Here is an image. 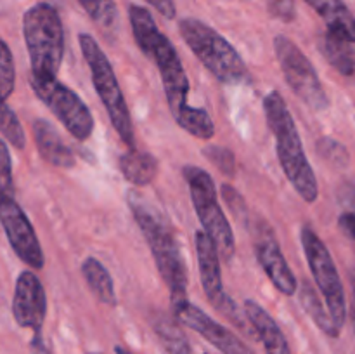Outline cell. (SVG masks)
<instances>
[{
    "label": "cell",
    "mask_w": 355,
    "mask_h": 354,
    "mask_svg": "<svg viewBox=\"0 0 355 354\" xmlns=\"http://www.w3.org/2000/svg\"><path fill=\"white\" fill-rule=\"evenodd\" d=\"M127 201L135 222L151 248L156 267L168 287L172 309L177 307L187 301V269L175 235L163 215L144 196L130 191Z\"/></svg>",
    "instance_id": "cell-1"
},
{
    "label": "cell",
    "mask_w": 355,
    "mask_h": 354,
    "mask_svg": "<svg viewBox=\"0 0 355 354\" xmlns=\"http://www.w3.org/2000/svg\"><path fill=\"white\" fill-rule=\"evenodd\" d=\"M128 19L134 31L135 44L144 52L146 58L153 59L158 66L170 111L173 118H177L184 108H187V94H189V80L182 61L172 42L158 30L155 17L146 7L135 3L128 7Z\"/></svg>",
    "instance_id": "cell-2"
},
{
    "label": "cell",
    "mask_w": 355,
    "mask_h": 354,
    "mask_svg": "<svg viewBox=\"0 0 355 354\" xmlns=\"http://www.w3.org/2000/svg\"><path fill=\"white\" fill-rule=\"evenodd\" d=\"M267 125L276 139V151L284 176L307 203H314L319 196V184L311 167L297 124L284 103L283 96L272 90L263 99Z\"/></svg>",
    "instance_id": "cell-3"
},
{
    "label": "cell",
    "mask_w": 355,
    "mask_h": 354,
    "mask_svg": "<svg viewBox=\"0 0 355 354\" xmlns=\"http://www.w3.org/2000/svg\"><path fill=\"white\" fill-rule=\"evenodd\" d=\"M23 35L33 78H55L64 56V26L51 3H35L23 16Z\"/></svg>",
    "instance_id": "cell-4"
},
{
    "label": "cell",
    "mask_w": 355,
    "mask_h": 354,
    "mask_svg": "<svg viewBox=\"0 0 355 354\" xmlns=\"http://www.w3.org/2000/svg\"><path fill=\"white\" fill-rule=\"evenodd\" d=\"M179 31L205 68L222 83L238 85L248 80L245 61L218 31L194 17L179 21Z\"/></svg>",
    "instance_id": "cell-5"
},
{
    "label": "cell",
    "mask_w": 355,
    "mask_h": 354,
    "mask_svg": "<svg viewBox=\"0 0 355 354\" xmlns=\"http://www.w3.org/2000/svg\"><path fill=\"white\" fill-rule=\"evenodd\" d=\"M80 49L89 65L90 75H92V83L106 108L110 120L113 124L114 130L118 132L121 141L128 146V149L135 148V135L134 125H132L130 111H128L127 101H125L121 87L118 83L116 73L111 66L110 59L104 54L101 45L97 44L96 38L89 33H80L78 37Z\"/></svg>",
    "instance_id": "cell-6"
},
{
    "label": "cell",
    "mask_w": 355,
    "mask_h": 354,
    "mask_svg": "<svg viewBox=\"0 0 355 354\" xmlns=\"http://www.w3.org/2000/svg\"><path fill=\"white\" fill-rule=\"evenodd\" d=\"M182 174L189 186L191 200H193L194 210L203 226V231L214 242L220 260L231 262L236 253L234 233H232L224 210L218 205L217 187H215L214 179L210 177V174L194 165L184 167Z\"/></svg>",
    "instance_id": "cell-7"
},
{
    "label": "cell",
    "mask_w": 355,
    "mask_h": 354,
    "mask_svg": "<svg viewBox=\"0 0 355 354\" xmlns=\"http://www.w3.org/2000/svg\"><path fill=\"white\" fill-rule=\"evenodd\" d=\"M300 238L312 276H314L315 283H318L319 290L324 297L326 309H328L336 328L342 332L347 321V297L335 260H333L328 246L324 245V242L319 238L318 233L311 226L302 228Z\"/></svg>",
    "instance_id": "cell-8"
},
{
    "label": "cell",
    "mask_w": 355,
    "mask_h": 354,
    "mask_svg": "<svg viewBox=\"0 0 355 354\" xmlns=\"http://www.w3.org/2000/svg\"><path fill=\"white\" fill-rule=\"evenodd\" d=\"M274 51H276L281 71L291 90L312 110H326L329 106V99L311 59L298 49L293 40L284 35H277L274 38Z\"/></svg>",
    "instance_id": "cell-9"
},
{
    "label": "cell",
    "mask_w": 355,
    "mask_h": 354,
    "mask_svg": "<svg viewBox=\"0 0 355 354\" xmlns=\"http://www.w3.org/2000/svg\"><path fill=\"white\" fill-rule=\"evenodd\" d=\"M196 255L198 267H200L201 285H203L205 295L208 302L220 312L224 318H227L236 328L245 335L252 337L255 333L252 323L248 321L246 314L239 311L238 305L234 304L231 297L224 292V281H222L220 271V257H218L217 248L214 242L205 231L196 233Z\"/></svg>",
    "instance_id": "cell-10"
},
{
    "label": "cell",
    "mask_w": 355,
    "mask_h": 354,
    "mask_svg": "<svg viewBox=\"0 0 355 354\" xmlns=\"http://www.w3.org/2000/svg\"><path fill=\"white\" fill-rule=\"evenodd\" d=\"M31 89L35 90L38 99L51 108L59 121L66 127V130L78 141H87L92 135L94 117L82 97L62 85L55 78H30Z\"/></svg>",
    "instance_id": "cell-11"
},
{
    "label": "cell",
    "mask_w": 355,
    "mask_h": 354,
    "mask_svg": "<svg viewBox=\"0 0 355 354\" xmlns=\"http://www.w3.org/2000/svg\"><path fill=\"white\" fill-rule=\"evenodd\" d=\"M0 224L14 253L31 269H42L45 264L44 250L38 242L30 219L14 198L0 200Z\"/></svg>",
    "instance_id": "cell-12"
},
{
    "label": "cell",
    "mask_w": 355,
    "mask_h": 354,
    "mask_svg": "<svg viewBox=\"0 0 355 354\" xmlns=\"http://www.w3.org/2000/svg\"><path fill=\"white\" fill-rule=\"evenodd\" d=\"M172 311L177 321L200 333L211 346L217 347L222 354H255L252 347L246 346L234 332L215 321L214 318H210L207 312L201 311L198 305L191 304L189 301L182 302Z\"/></svg>",
    "instance_id": "cell-13"
},
{
    "label": "cell",
    "mask_w": 355,
    "mask_h": 354,
    "mask_svg": "<svg viewBox=\"0 0 355 354\" xmlns=\"http://www.w3.org/2000/svg\"><path fill=\"white\" fill-rule=\"evenodd\" d=\"M12 316L21 328H30L40 335L47 316V295L44 285L33 271H23L16 280L12 298Z\"/></svg>",
    "instance_id": "cell-14"
},
{
    "label": "cell",
    "mask_w": 355,
    "mask_h": 354,
    "mask_svg": "<svg viewBox=\"0 0 355 354\" xmlns=\"http://www.w3.org/2000/svg\"><path fill=\"white\" fill-rule=\"evenodd\" d=\"M255 255L262 269L269 276L270 283L284 295H293L298 290V281L288 266L276 235L266 222H257L255 229Z\"/></svg>",
    "instance_id": "cell-15"
},
{
    "label": "cell",
    "mask_w": 355,
    "mask_h": 354,
    "mask_svg": "<svg viewBox=\"0 0 355 354\" xmlns=\"http://www.w3.org/2000/svg\"><path fill=\"white\" fill-rule=\"evenodd\" d=\"M33 137L42 158L59 169H73L76 163L75 153L61 139L59 132L44 118L33 121Z\"/></svg>",
    "instance_id": "cell-16"
},
{
    "label": "cell",
    "mask_w": 355,
    "mask_h": 354,
    "mask_svg": "<svg viewBox=\"0 0 355 354\" xmlns=\"http://www.w3.org/2000/svg\"><path fill=\"white\" fill-rule=\"evenodd\" d=\"M245 314L259 335V340L263 344L266 354H291L283 330L262 305L250 298L245 302Z\"/></svg>",
    "instance_id": "cell-17"
},
{
    "label": "cell",
    "mask_w": 355,
    "mask_h": 354,
    "mask_svg": "<svg viewBox=\"0 0 355 354\" xmlns=\"http://www.w3.org/2000/svg\"><path fill=\"white\" fill-rule=\"evenodd\" d=\"M324 19L326 31L355 44V16L343 0H305Z\"/></svg>",
    "instance_id": "cell-18"
},
{
    "label": "cell",
    "mask_w": 355,
    "mask_h": 354,
    "mask_svg": "<svg viewBox=\"0 0 355 354\" xmlns=\"http://www.w3.org/2000/svg\"><path fill=\"white\" fill-rule=\"evenodd\" d=\"M120 170L128 183L134 186H148L158 176V160L151 153L132 148L120 156Z\"/></svg>",
    "instance_id": "cell-19"
},
{
    "label": "cell",
    "mask_w": 355,
    "mask_h": 354,
    "mask_svg": "<svg viewBox=\"0 0 355 354\" xmlns=\"http://www.w3.org/2000/svg\"><path fill=\"white\" fill-rule=\"evenodd\" d=\"M319 49L326 61L347 78L355 76V47L352 42L324 31L319 38Z\"/></svg>",
    "instance_id": "cell-20"
},
{
    "label": "cell",
    "mask_w": 355,
    "mask_h": 354,
    "mask_svg": "<svg viewBox=\"0 0 355 354\" xmlns=\"http://www.w3.org/2000/svg\"><path fill=\"white\" fill-rule=\"evenodd\" d=\"M82 274L85 283L89 285L90 292L106 305H116V292H114L113 278L110 271L103 266L96 257H87L82 264Z\"/></svg>",
    "instance_id": "cell-21"
},
{
    "label": "cell",
    "mask_w": 355,
    "mask_h": 354,
    "mask_svg": "<svg viewBox=\"0 0 355 354\" xmlns=\"http://www.w3.org/2000/svg\"><path fill=\"white\" fill-rule=\"evenodd\" d=\"M153 328L162 340L166 354H193L189 340L180 328L175 316L156 314L153 318Z\"/></svg>",
    "instance_id": "cell-22"
},
{
    "label": "cell",
    "mask_w": 355,
    "mask_h": 354,
    "mask_svg": "<svg viewBox=\"0 0 355 354\" xmlns=\"http://www.w3.org/2000/svg\"><path fill=\"white\" fill-rule=\"evenodd\" d=\"M300 304L302 307L305 309V312L311 316L312 321L319 326L321 332H324L328 337H333V339H336V337L340 335V330L336 328L335 323H333L328 309L324 307V304L321 302L319 295L315 294V290L311 287V283H307V281L302 283Z\"/></svg>",
    "instance_id": "cell-23"
},
{
    "label": "cell",
    "mask_w": 355,
    "mask_h": 354,
    "mask_svg": "<svg viewBox=\"0 0 355 354\" xmlns=\"http://www.w3.org/2000/svg\"><path fill=\"white\" fill-rule=\"evenodd\" d=\"M90 19L106 37L114 38L118 33V9L114 0H78Z\"/></svg>",
    "instance_id": "cell-24"
},
{
    "label": "cell",
    "mask_w": 355,
    "mask_h": 354,
    "mask_svg": "<svg viewBox=\"0 0 355 354\" xmlns=\"http://www.w3.org/2000/svg\"><path fill=\"white\" fill-rule=\"evenodd\" d=\"M175 121L180 128H184L198 139H211L215 135L214 120L203 108H184L182 113L175 118Z\"/></svg>",
    "instance_id": "cell-25"
},
{
    "label": "cell",
    "mask_w": 355,
    "mask_h": 354,
    "mask_svg": "<svg viewBox=\"0 0 355 354\" xmlns=\"http://www.w3.org/2000/svg\"><path fill=\"white\" fill-rule=\"evenodd\" d=\"M0 134L16 149H24V144H26L24 130L17 115L7 106V103H0Z\"/></svg>",
    "instance_id": "cell-26"
},
{
    "label": "cell",
    "mask_w": 355,
    "mask_h": 354,
    "mask_svg": "<svg viewBox=\"0 0 355 354\" xmlns=\"http://www.w3.org/2000/svg\"><path fill=\"white\" fill-rule=\"evenodd\" d=\"M16 83V68L9 45L0 38V103H7L14 92Z\"/></svg>",
    "instance_id": "cell-27"
},
{
    "label": "cell",
    "mask_w": 355,
    "mask_h": 354,
    "mask_svg": "<svg viewBox=\"0 0 355 354\" xmlns=\"http://www.w3.org/2000/svg\"><path fill=\"white\" fill-rule=\"evenodd\" d=\"M318 151L324 160L331 162L333 165L347 167L350 162V155L343 144L331 137H321L318 141Z\"/></svg>",
    "instance_id": "cell-28"
},
{
    "label": "cell",
    "mask_w": 355,
    "mask_h": 354,
    "mask_svg": "<svg viewBox=\"0 0 355 354\" xmlns=\"http://www.w3.org/2000/svg\"><path fill=\"white\" fill-rule=\"evenodd\" d=\"M3 198H14V180L9 148L0 139V200Z\"/></svg>",
    "instance_id": "cell-29"
},
{
    "label": "cell",
    "mask_w": 355,
    "mask_h": 354,
    "mask_svg": "<svg viewBox=\"0 0 355 354\" xmlns=\"http://www.w3.org/2000/svg\"><path fill=\"white\" fill-rule=\"evenodd\" d=\"M203 155L227 177L236 174V156L231 149L222 148V146H208L203 149Z\"/></svg>",
    "instance_id": "cell-30"
},
{
    "label": "cell",
    "mask_w": 355,
    "mask_h": 354,
    "mask_svg": "<svg viewBox=\"0 0 355 354\" xmlns=\"http://www.w3.org/2000/svg\"><path fill=\"white\" fill-rule=\"evenodd\" d=\"M269 12L281 21H293L297 9L295 0H266Z\"/></svg>",
    "instance_id": "cell-31"
},
{
    "label": "cell",
    "mask_w": 355,
    "mask_h": 354,
    "mask_svg": "<svg viewBox=\"0 0 355 354\" xmlns=\"http://www.w3.org/2000/svg\"><path fill=\"white\" fill-rule=\"evenodd\" d=\"M222 194H224L225 201L229 203V208L232 210V214H246V205L243 203V198L239 196V193L234 187H231L229 184H224V186H222Z\"/></svg>",
    "instance_id": "cell-32"
},
{
    "label": "cell",
    "mask_w": 355,
    "mask_h": 354,
    "mask_svg": "<svg viewBox=\"0 0 355 354\" xmlns=\"http://www.w3.org/2000/svg\"><path fill=\"white\" fill-rule=\"evenodd\" d=\"M338 228L347 238L355 242V212L347 210L338 217Z\"/></svg>",
    "instance_id": "cell-33"
},
{
    "label": "cell",
    "mask_w": 355,
    "mask_h": 354,
    "mask_svg": "<svg viewBox=\"0 0 355 354\" xmlns=\"http://www.w3.org/2000/svg\"><path fill=\"white\" fill-rule=\"evenodd\" d=\"M146 2L155 7L166 19H173L175 17V3H173V0H146Z\"/></svg>",
    "instance_id": "cell-34"
},
{
    "label": "cell",
    "mask_w": 355,
    "mask_h": 354,
    "mask_svg": "<svg viewBox=\"0 0 355 354\" xmlns=\"http://www.w3.org/2000/svg\"><path fill=\"white\" fill-rule=\"evenodd\" d=\"M31 351H33V354H51V351L45 346L44 340L40 339V335L35 337L33 342H31Z\"/></svg>",
    "instance_id": "cell-35"
},
{
    "label": "cell",
    "mask_w": 355,
    "mask_h": 354,
    "mask_svg": "<svg viewBox=\"0 0 355 354\" xmlns=\"http://www.w3.org/2000/svg\"><path fill=\"white\" fill-rule=\"evenodd\" d=\"M350 285H352V323L355 328V267L350 271Z\"/></svg>",
    "instance_id": "cell-36"
},
{
    "label": "cell",
    "mask_w": 355,
    "mask_h": 354,
    "mask_svg": "<svg viewBox=\"0 0 355 354\" xmlns=\"http://www.w3.org/2000/svg\"><path fill=\"white\" fill-rule=\"evenodd\" d=\"M114 353H116V354H134V353H130L128 349H125V347H120V346L114 347Z\"/></svg>",
    "instance_id": "cell-37"
},
{
    "label": "cell",
    "mask_w": 355,
    "mask_h": 354,
    "mask_svg": "<svg viewBox=\"0 0 355 354\" xmlns=\"http://www.w3.org/2000/svg\"><path fill=\"white\" fill-rule=\"evenodd\" d=\"M90 354H96V353H90Z\"/></svg>",
    "instance_id": "cell-38"
}]
</instances>
